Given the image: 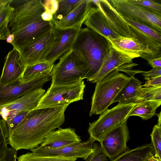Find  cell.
Listing matches in <instances>:
<instances>
[{
	"mask_svg": "<svg viewBox=\"0 0 161 161\" xmlns=\"http://www.w3.org/2000/svg\"><path fill=\"white\" fill-rule=\"evenodd\" d=\"M68 105L34 109L10 133L8 143L16 151L38 147L47 135L64 123Z\"/></svg>",
	"mask_w": 161,
	"mask_h": 161,
	"instance_id": "1",
	"label": "cell"
},
{
	"mask_svg": "<svg viewBox=\"0 0 161 161\" xmlns=\"http://www.w3.org/2000/svg\"><path fill=\"white\" fill-rule=\"evenodd\" d=\"M45 11L37 0H26L14 8L8 26L10 34L14 36L13 47L19 49L53 28V22L42 19Z\"/></svg>",
	"mask_w": 161,
	"mask_h": 161,
	"instance_id": "2",
	"label": "cell"
},
{
	"mask_svg": "<svg viewBox=\"0 0 161 161\" xmlns=\"http://www.w3.org/2000/svg\"><path fill=\"white\" fill-rule=\"evenodd\" d=\"M107 38L86 27L81 28L72 49L77 52L87 64L89 72L86 79L91 81L96 75L104 58L112 48Z\"/></svg>",
	"mask_w": 161,
	"mask_h": 161,
	"instance_id": "3",
	"label": "cell"
},
{
	"mask_svg": "<svg viewBox=\"0 0 161 161\" xmlns=\"http://www.w3.org/2000/svg\"><path fill=\"white\" fill-rule=\"evenodd\" d=\"M54 64L51 86L77 84L86 79L89 70L87 64L77 52L72 49Z\"/></svg>",
	"mask_w": 161,
	"mask_h": 161,
	"instance_id": "4",
	"label": "cell"
},
{
	"mask_svg": "<svg viewBox=\"0 0 161 161\" xmlns=\"http://www.w3.org/2000/svg\"><path fill=\"white\" fill-rule=\"evenodd\" d=\"M115 70L96 83L92 97L89 115L101 114L112 103L129 77Z\"/></svg>",
	"mask_w": 161,
	"mask_h": 161,
	"instance_id": "5",
	"label": "cell"
},
{
	"mask_svg": "<svg viewBox=\"0 0 161 161\" xmlns=\"http://www.w3.org/2000/svg\"><path fill=\"white\" fill-rule=\"evenodd\" d=\"M135 104L119 103L112 108L107 109L97 119L89 124L87 130L90 137L100 142L109 132L127 121Z\"/></svg>",
	"mask_w": 161,
	"mask_h": 161,
	"instance_id": "6",
	"label": "cell"
},
{
	"mask_svg": "<svg viewBox=\"0 0 161 161\" xmlns=\"http://www.w3.org/2000/svg\"><path fill=\"white\" fill-rule=\"evenodd\" d=\"M85 87L83 80L72 85L50 86L42 97L35 109L68 105L82 100Z\"/></svg>",
	"mask_w": 161,
	"mask_h": 161,
	"instance_id": "7",
	"label": "cell"
},
{
	"mask_svg": "<svg viewBox=\"0 0 161 161\" xmlns=\"http://www.w3.org/2000/svg\"><path fill=\"white\" fill-rule=\"evenodd\" d=\"M109 1L123 17L148 26L161 33V15L152 13L130 0Z\"/></svg>",
	"mask_w": 161,
	"mask_h": 161,
	"instance_id": "8",
	"label": "cell"
},
{
	"mask_svg": "<svg viewBox=\"0 0 161 161\" xmlns=\"http://www.w3.org/2000/svg\"><path fill=\"white\" fill-rule=\"evenodd\" d=\"M56 36V31L54 27L18 49L25 67L45 61L47 54L55 42Z\"/></svg>",
	"mask_w": 161,
	"mask_h": 161,
	"instance_id": "9",
	"label": "cell"
},
{
	"mask_svg": "<svg viewBox=\"0 0 161 161\" xmlns=\"http://www.w3.org/2000/svg\"><path fill=\"white\" fill-rule=\"evenodd\" d=\"M129 134L126 121L116 126L103 137L99 144L110 161L130 149L127 146L130 139Z\"/></svg>",
	"mask_w": 161,
	"mask_h": 161,
	"instance_id": "10",
	"label": "cell"
},
{
	"mask_svg": "<svg viewBox=\"0 0 161 161\" xmlns=\"http://www.w3.org/2000/svg\"><path fill=\"white\" fill-rule=\"evenodd\" d=\"M95 141L89 137L86 141L78 144L57 148H49L41 146L30 150L35 154L48 157L82 158L86 160L93 152V145Z\"/></svg>",
	"mask_w": 161,
	"mask_h": 161,
	"instance_id": "11",
	"label": "cell"
},
{
	"mask_svg": "<svg viewBox=\"0 0 161 161\" xmlns=\"http://www.w3.org/2000/svg\"><path fill=\"white\" fill-rule=\"evenodd\" d=\"M45 93V90L41 88L13 100L0 103V116L4 119L19 112L35 109Z\"/></svg>",
	"mask_w": 161,
	"mask_h": 161,
	"instance_id": "12",
	"label": "cell"
},
{
	"mask_svg": "<svg viewBox=\"0 0 161 161\" xmlns=\"http://www.w3.org/2000/svg\"><path fill=\"white\" fill-rule=\"evenodd\" d=\"M108 40L113 48L133 59L141 57L147 61L150 59L161 57V53L153 51L135 38L120 37Z\"/></svg>",
	"mask_w": 161,
	"mask_h": 161,
	"instance_id": "13",
	"label": "cell"
},
{
	"mask_svg": "<svg viewBox=\"0 0 161 161\" xmlns=\"http://www.w3.org/2000/svg\"><path fill=\"white\" fill-rule=\"evenodd\" d=\"M51 78V72H48L25 83L18 81L6 86L0 84V103L13 100L28 92L42 88Z\"/></svg>",
	"mask_w": 161,
	"mask_h": 161,
	"instance_id": "14",
	"label": "cell"
},
{
	"mask_svg": "<svg viewBox=\"0 0 161 161\" xmlns=\"http://www.w3.org/2000/svg\"><path fill=\"white\" fill-rule=\"evenodd\" d=\"M101 11L112 30L119 36L134 38L130 27L109 0H91Z\"/></svg>",
	"mask_w": 161,
	"mask_h": 161,
	"instance_id": "15",
	"label": "cell"
},
{
	"mask_svg": "<svg viewBox=\"0 0 161 161\" xmlns=\"http://www.w3.org/2000/svg\"><path fill=\"white\" fill-rule=\"evenodd\" d=\"M133 58L112 48L105 57L102 65L95 78L91 81L96 83L111 72L118 70L124 71L132 68Z\"/></svg>",
	"mask_w": 161,
	"mask_h": 161,
	"instance_id": "16",
	"label": "cell"
},
{
	"mask_svg": "<svg viewBox=\"0 0 161 161\" xmlns=\"http://www.w3.org/2000/svg\"><path fill=\"white\" fill-rule=\"evenodd\" d=\"M54 28L56 31L55 41L45 60L53 64L56 60L59 59L72 49L73 44L80 30L74 29L59 30Z\"/></svg>",
	"mask_w": 161,
	"mask_h": 161,
	"instance_id": "17",
	"label": "cell"
},
{
	"mask_svg": "<svg viewBox=\"0 0 161 161\" xmlns=\"http://www.w3.org/2000/svg\"><path fill=\"white\" fill-rule=\"evenodd\" d=\"M25 68L19 51L13 47L5 57L0 84L6 86L19 81Z\"/></svg>",
	"mask_w": 161,
	"mask_h": 161,
	"instance_id": "18",
	"label": "cell"
},
{
	"mask_svg": "<svg viewBox=\"0 0 161 161\" xmlns=\"http://www.w3.org/2000/svg\"><path fill=\"white\" fill-rule=\"evenodd\" d=\"M123 17L130 26L134 38L147 45L153 51L161 53V33L148 26Z\"/></svg>",
	"mask_w": 161,
	"mask_h": 161,
	"instance_id": "19",
	"label": "cell"
},
{
	"mask_svg": "<svg viewBox=\"0 0 161 161\" xmlns=\"http://www.w3.org/2000/svg\"><path fill=\"white\" fill-rule=\"evenodd\" d=\"M81 142L80 137L76 133L75 129L59 128L57 130L50 131L40 146L49 148H57Z\"/></svg>",
	"mask_w": 161,
	"mask_h": 161,
	"instance_id": "20",
	"label": "cell"
},
{
	"mask_svg": "<svg viewBox=\"0 0 161 161\" xmlns=\"http://www.w3.org/2000/svg\"><path fill=\"white\" fill-rule=\"evenodd\" d=\"M92 3L91 0H84L64 18L54 22V27L59 30H80Z\"/></svg>",
	"mask_w": 161,
	"mask_h": 161,
	"instance_id": "21",
	"label": "cell"
},
{
	"mask_svg": "<svg viewBox=\"0 0 161 161\" xmlns=\"http://www.w3.org/2000/svg\"><path fill=\"white\" fill-rule=\"evenodd\" d=\"M83 24L86 27L108 39L121 37L112 30L102 12L97 7H91Z\"/></svg>",
	"mask_w": 161,
	"mask_h": 161,
	"instance_id": "22",
	"label": "cell"
},
{
	"mask_svg": "<svg viewBox=\"0 0 161 161\" xmlns=\"http://www.w3.org/2000/svg\"><path fill=\"white\" fill-rule=\"evenodd\" d=\"M138 79L131 76L114 99L112 103L118 102L122 104L136 103L142 86Z\"/></svg>",
	"mask_w": 161,
	"mask_h": 161,
	"instance_id": "23",
	"label": "cell"
},
{
	"mask_svg": "<svg viewBox=\"0 0 161 161\" xmlns=\"http://www.w3.org/2000/svg\"><path fill=\"white\" fill-rule=\"evenodd\" d=\"M151 143L129 149L111 161H147L154 156Z\"/></svg>",
	"mask_w": 161,
	"mask_h": 161,
	"instance_id": "24",
	"label": "cell"
},
{
	"mask_svg": "<svg viewBox=\"0 0 161 161\" xmlns=\"http://www.w3.org/2000/svg\"><path fill=\"white\" fill-rule=\"evenodd\" d=\"M54 64L45 61L25 67L19 80L21 83L29 82L41 75L52 71Z\"/></svg>",
	"mask_w": 161,
	"mask_h": 161,
	"instance_id": "25",
	"label": "cell"
},
{
	"mask_svg": "<svg viewBox=\"0 0 161 161\" xmlns=\"http://www.w3.org/2000/svg\"><path fill=\"white\" fill-rule=\"evenodd\" d=\"M161 104V100L146 101L135 104L129 117L137 116L143 120H147L155 114L156 109Z\"/></svg>",
	"mask_w": 161,
	"mask_h": 161,
	"instance_id": "26",
	"label": "cell"
},
{
	"mask_svg": "<svg viewBox=\"0 0 161 161\" xmlns=\"http://www.w3.org/2000/svg\"><path fill=\"white\" fill-rule=\"evenodd\" d=\"M14 10L10 3L0 4V40H6L10 35L8 26Z\"/></svg>",
	"mask_w": 161,
	"mask_h": 161,
	"instance_id": "27",
	"label": "cell"
},
{
	"mask_svg": "<svg viewBox=\"0 0 161 161\" xmlns=\"http://www.w3.org/2000/svg\"><path fill=\"white\" fill-rule=\"evenodd\" d=\"M84 0H58V9L53 15V21L64 18L71 12Z\"/></svg>",
	"mask_w": 161,
	"mask_h": 161,
	"instance_id": "28",
	"label": "cell"
},
{
	"mask_svg": "<svg viewBox=\"0 0 161 161\" xmlns=\"http://www.w3.org/2000/svg\"><path fill=\"white\" fill-rule=\"evenodd\" d=\"M30 111L19 112L5 119H2L3 131L7 139H8L11 132L23 121Z\"/></svg>",
	"mask_w": 161,
	"mask_h": 161,
	"instance_id": "29",
	"label": "cell"
},
{
	"mask_svg": "<svg viewBox=\"0 0 161 161\" xmlns=\"http://www.w3.org/2000/svg\"><path fill=\"white\" fill-rule=\"evenodd\" d=\"M153 100H161V86L142 87L136 103L146 101Z\"/></svg>",
	"mask_w": 161,
	"mask_h": 161,
	"instance_id": "30",
	"label": "cell"
},
{
	"mask_svg": "<svg viewBox=\"0 0 161 161\" xmlns=\"http://www.w3.org/2000/svg\"><path fill=\"white\" fill-rule=\"evenodd\" d=\"M18 161H75L76 158L48 157L37 155L32 152L28 153L17 158Z\"/></svg>",
	"mask_w": 161,
	"mask_h": 161,
	"instance_id": "31",
	"label": "cell"
},
{
	"mask_svg": "<svg viewBox=\"0 0 161 161\" xmlns=\"http://www.w3.org/2000/svg\"><path fill=\"white\" fill-rule=\"evenodd\" d=\"M150 135L154 156L161 161V125L158 124L154 125Z\"/></svg>",
	"mask_w": 161,
	"mask_h": 161,
	"instance_id": "32",
	"label": "cell"
},
{
	"mask_svg": "<svg viewBox=\"0 0 161 161\" xmlns=\"http://www.w3.org/2000/svg\"><path fill=\"white\" fill-rule=\"evenodd\" d=\"M152 13L161 15V4L153 0H130Z\"/></svg>",
	"mask_w": 161,
	"mask_h": 161,
	"instance_id": "33",
	"label": "cell"
},
{
	"mask_svg": "<svg viewBox=\"0 0 161 161\" xmlns=\"http://www.w3.org/2000/svg\"><path fill=\"white\" fill-rule=\"evenodd\" d=\"M93 152L88 156L85 161H108L109 159L102 151L100 144L94 142Z\"/></svg>",
	"mask_w": 161,
	"mask_h": 161,
	"instance_id": "34",
	"label": "cell"
},
{
	"mask_svg": "<svg viewBox=\"0 0 161 161\" xmlns=\"http://www.w3.org/2000/svg\"><path fill=\"white\" fill-rule=\"evenodd\" d=\"M8 140L5 136L3 128L2 120L0 118V159L4 156L8 147Z\"/></svg>",
	"mask_w": 161,
	"mask_h": 161,
	"instance_id": "35",
	"label": "cell"
},
{
	"mask_svg": "<svg viewBox=\"0 0 161 161\" xmlns=\"http://www.w3.org/2000/svg\"><path fill=\"white\" fill-rule=\"evenodd\" d=\"M45 10L53 15L57 11L58 5V0H46L42 1Z\"/></svg>",
	"mask_w": 161,
	"mask_h": 161,
	"instance_id": "36",
	"label": "cell"
},
{
	"mask_svg": "<svg viewBox=\"0 0 161 161\" xmlns=\"http://www.w3.org/2000/svg\"><path fill=\"white\" fill-rule=\"evenodd\" d=\"M144 76V79L146 80L152 78L161 76V68H153L149 71H143L142 73Z\"/></svg>",
	"mask_w": 161,
	"mask_h": 161,
	"instance_id": "37",
	"label": "cell"
},
{
	"mask_svg": "<svg viewBox=\"0 0 161 161\" xmlns=\"http://www.w3.org/2000/svg\"><path fill=\"white\" fill-rule=\"evenodd\" d=\"M143 85L144 87L161 86V76L148 79Z\"/></svg>",
	"mask_w": 161,
	"mask_h": 161,
	"instance_id": "38",
	"label": "cell"
},
{
	"mask_svg": "<svg viewBox=\"0 0 161 161\" xmlns=\"http://www.w3.org/2000/svg\"><path fill=\"white\" fill-rule=\"evenodd\" d=\"M147 61L153 68H161V57L150 59Z\"/></svg>",
	"mask_w": 161,
	"mask_h": 161,
	"instance_id": "39",
	"label": "cell"
},
{
	"mask_svg": "<svg viewBox=\"0 0 161 161\" xmlns=\"http://www.w3.org/2000/svg\"><path fill=\"white\" fill-rule=\"evenodd\" d=\"M43 20L47 21H53V15L45 10L41 15Z\"/></svg>",
	"mask_w": 161,
	"mask_h": 161,
	"instance_id": "40",
	"label": "cell"
},
{
	"mask_svg": "<svg viewBox=\"0 0 161 161\" xmlns=\"http://www.w3.org/2000/svg\"><path fill=\"white\" fill-rule=\"evenodd\" d=\"M17 157L16 154L12 153L5 157L0 161H16Z\"/></svg>",
	"mask_w": 161,
	"mask_h": 161,
	"instance_id": "41",
	"label": "cell"
},
{
	"mask_svg": "<svg viewBox=\"0 0 161 161\" xmlns=\"http://www.w3.org/2000/svg\"><path fill=\"white\" fill-rule=\"evenodd\" d=\"M14 40V36L13 34H10L6 39L7 42L12 44Z\"/></svg>",
	"mask_w": 161,
	"mask_h": 161,
	"instance_id": "42",
	"label": "cell"
},
{
	"mask_svg": "<svg viewBox=\"0 0 161 161\" xmlns=\"http://www.w3.org/2000/svg\"><path fill=\"white\" fill-rule=\"evenodd\" d=\"M158 118V125H161V112H160L158 114H156Z\"/></svg>",
	"mask_w": 161,
	"mask_h": 161,
	"instance_id": "43",
	"label": "cell"
},
{
	"mask_svg": "<svg viewBox=\"0 0 161 161\" xmlns=\"http://www.w3.org/2000/svg\"><path fill=\"white\" fill-rule=\"evenodd\" d=\"M147 161H161L159 159L155 157L154 156L151 157Z\"/></svg>",
	"mask_w": 161,
	"mask_h": 161,
	"instance_id": "44",
	"label": "cell"
},
{
	"mask_svg": "<svg viewBox=\"0 0 161 161\" xmlns=\"http://www.w3.org/2000/svg\"><path fill=\"white\" fill-rule=\"evenodd\" d=\"M13 0H0V4L6 3H11Z\"/></svg>",
	"mask_w": 161,
	"mask_h": 161,
	"instance_id": "45",
	"label": "cell"
}]
</instances>
